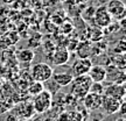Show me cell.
Instances as JSON below:
<instances>
[{"mask_svg": "<svg viewBox=\"0 0 126 121\" xmlns=\"http://www.w3.org/2000/svg\"><path fill=\"white\" fill-rule=\"evenodd\" d=\"M92 84V81L88 75L79 77H74V81H71V89L70 93L74 98L76 99H83L90 91V86Z\"/></svg>", "mask_w": 126, "mask_h": 121, "instance_id": "obj_1", "label": "cell"}, {"mask_svg": "<svg viewBox=\"0 0 126 121\" xmlns=\"http://www.w3.org/2000/svg\"><path fill=\"white\" fill-rule=\"evenodd\" d=\"M32 105H33L34 111L39 114L48 112L51 107V105H53V94L48 90H43L41 93L34 97Z\"/></svg>", "mask_w": 126, "mask_h": 121, "instance_id": "obj_2", "label": "cell"}, {"mask_svg": "<svg viewBox=\"0 0 126 121\" xmlns=\"http://www.w3.org/2000/svg\"><path fill=\"white\" fill-rule=\"evenodd\" d=\"M53 67L49 64L42 62V63H36L35 65H33L31 71V76L34 81H41V83H46L49 81L51 76H53Z\"/></svg>", "mask_w": 126, "mask_h": 121, "instance_id": "obj_3", "label": "cell"}, {"mask_svg": "<svg viewBox=\"0 0 126 121\" xmlns=\"http://www.w3.org/2000/svg\"><path fill=\"white\" fill-rule=\"evenodd\" d=\"M106 9L112 19H117L118 21L125 19L126 6L123 0H110L106 5Z\"/></svg>", "mask_w": 126, "mask_h": 121, "instance_id": "obj_4", "label": "cell"}, {"mask_svg": "<svg viewBox=\"0 0 126 121\" xmlns=\"http://www.w3.org/2000/svg\"><path fill=\"white\" fill-rule=\"evenodd\" d=\"M92 20H94V26H97L99 28H103V29L106 28L110 23L112 22V18H111L110 13L106 9V6H100V7L94 9Z\"/></svg>", "mask_w": 126, "mask_h": 121, "instance_id": "obj_5", "label": "cell"}, {"mask_svg": "<svg viewBox=\"0 0 126 121\" xmlns=\"http://www.w3.org/2000/svg\"><path fill=\"white\" fill-rule=\"evenodd\" d=\"M92 67V62L90 58H78L72 63L71 65V73L74 77H79L88 75Z\"/></svg>", "mask_w": 126, "mask_h": 121, "instance_id": "obj_6", "label": "cell"}, {"mask_svg": "<svg viewBox=\"0 0 126 121\" xmlns=\"http://www.w3.org/2000/svg\"><path fill=\"white\" fill-rule=\"evenodd\" d=\"M70 58V54H69V50L65 47H59L51 53L50 55V61L53 65L60 67V65H64L69 62Z\"/></svg>", "mask_w": 126, "mask_h": 121, "instance_id": "obj_7", "label": "cell"}, {"mask_svg": "<svg viewBox=\"0 0 126 121\" xmlns=\"http://www.w3.org/2000/svg\"><path fill=\"white\" fill-rule=\"evenodd\" d=\"M125 86L124 84H117V83H113L110 84L108 87H104V95H108L111 98H114L119 100V101H124L125 100Z\"/></svg>", "mask_w": 126, "mask_h": 121, "instance_id": "obj_8", "label": "cell"}, {"mask_svg": "<svg viewBox=\"0 0 126 121\" xmlns=\"http://www.w3.org/2000/svg\"><path fill=\"white\" fill-rule=\"evenodd\" d=\"M120 105H122V101L103 94V100H102V106L100 107H103L104 112L106 114H114V113L119 112Z\"/></svg>", "mask_w": 126, "mask_h": 121, "instance_id": "obj_9", "label": "cell"}, {"mask_svg": "<svg viewBox=\"0 0 126 121\" xmlns=\"http://www.w3.org/2000/svg\"><path fill=\"white\" fill-rule=\"evenodd\" d=\"M92 83H103L108 78V70L102 65H92L90 71L88 72Z\"/></svg>", "mask_w": 126, "mask_h": 121, "instance_id": "obj_10", "label": "cell"}, {"mask_svg": "<svg viewBox=\"0 0 126 121\" xmlns=\"http://www.w3.org/2000/svg\"><path fill=\"white\" fill-rule=\"evenodd\" d=\"M102 100H103V94H96L89 92L83 98V103H84L85 108L94 111V109H98L102 106Z\"/></svg>", "mask_w": 126, "mask_h": 121, "instance_id": "obj_11", "label": "cell"}, {"mask_svg": "<svg viewBox=\"0 0 126 121\" xmlns=\"http://www.w3.org/2000/svg\"><path fill=\"white\" fill-rule=\"evenodd\" d=\"M51 79L60 86V87H64L71 84V81H74V76L70 71H56L53 72Z\"/></svg>", "mask_w": 126, "mask_h": 121, "instance_id": "obj_12", "label": "cell"}, {"mask_svg": "<svg viewBox=\"0 0 126 121\" xmlns=\"http://www.w3.org/2000/svg\"><path fill=\"white\" fill-rule=\"evenodd\" d=\"M76 50L79 58H89L91 55H94V47L91 45V43H89V41L78 43Z\"/></svg>", "mask_w": 126, "mask_h": 121, "instance_id": "obj_13", "label": "cell"}, {"mask_svg": "<svg viewBox=\"0 0 126 121\" xmlns=\"http://www.w3.org/2000/svg\"><path fill=\"white\" fill-rule=\"evenodd\" d=\"M86 33H88V34H86V37H88V40H90L91 42H99L104 36L103 28H99V27H97V26L89 27L86 29Z\"/></svg>", "mask_w": 126, "mask_h": 121, "instance_id": "obj_14", "label": "cell"}, {"mask_svg": "<svg viewBox=\"0 0 126 121\" xmlns=\"http://www.w3.org/2000/svg\"><path fill=\"white\" fill-rule=\"evenodd\" d=\"M16 57H18L19 62L21 63H31L33 62V59L35 57V54H34V51L29 48H26V49H22L18 51V54H16Z\"/></svg>", "mask_w": 126, "mask_h": 121, "instance_id": "obj_15", "label": "cell"}, {"mask_svg": "<svg viewBox=\"0 0 126 121\" xmlns=\"http://www.w3.org/2000/svg\"><path fill=\"white\" fill-rule=\"evenodd\" d=\"M43 90H45V84L37 81H32L29 84V86H28V93L31 95H33V97H35L39 93H41Z\"/></svg>", "mask_w": 126, "mask_h": 121, "instance_id": "obj_16", "label": "cell"}, {"mask_svg": "<svg viewBox=\"0 0 126 121\" xmlns=\"http://www.w3.org/2000/svg\"><path fill=\"white\" fill-rule=\"evenodd\" d=\"M89 92H92V93L96 94H103L104 93V86L102 83H92L90 86V91Z\"/></svg>", "mask_w": 126, "mask_h": 121, "instance_id": "obj_17", "label": "cell"}, {"mask_svg": "<svg viewBox=\"0 0 126 121\" xmlns=\"http://www.w3.org/2000/svg\"><path fill=\"white\" fill-rule=\"evenodd\" d=\"M125 41L124 39L118 42L117 44H116V48H114V53H117V55H124L125 54Z\"/></svg>", "mask_w": 126, "mask_h": 121, "instance_id": "obj_18", "label": "cell"}, {"mask_svg": "<svg viewBox=\"0 0 126 121\" xmlns=\"http://www.w3.org/2000/svg\"><path fill=\"white\" fill-rule=\"evenodd\" d=\"M56 121H72L71 114L70 112H62L59 114V117L56 119Z\"/></svg>", "mask_w": 126, "mask_h": 121, "instance_id": "obj_19", "label": "cell"}, {"mask_svg": "<svg viewBox=\"0 0 126 121\" xmlns=\"http://www.w3.org/2000/svg\"><path fill=\"white\" fill-rule=\"evenodd\" d=\"M6 121H19L18 118H16V115H8L7 117V119H6Z\"/></svg>", "mask_w": 126, "mask_h": 121, "instance_id": "obj_20", "label": "cell"}, {"mask_svg": "<svg viewBox=\"0 0 126 121\" xmlns=\"http://www.w3.org/2000/svg\"><path fill=\"white\" fill-rule=\"evenodd\" d=\"M43 121H56V119H55V118H51V117H48V118H46Z\"/></svg>", "mask_w": 126, "mask_h": 121, "instance_id": "obj_21", "label": "cell"}, {"mask_svg": "<svg viewBox=\"0 0 126 121\" xmlns=\"http://www.w3.org/2000/svg\"><path fill=\"white\" fill-rule=\"evenodd\" d=\"M116 121H125V119H124V118H119V119H117V120H116Z\"/></svg>", "mask_w": 126, "mask_h": 121, "instance_id": "obj_22", "label": "cell"}]
</instances>
